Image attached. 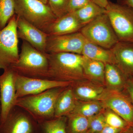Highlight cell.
I'll return each instance as SVG.
<instances>
[{
	"label": "cell",
	"mask_w": 133,
	"mask_h": 133,
	"mask_svg": "<svg viewBox=\"0 0 133 133\" xmlns=\"http://www.w3.org/2000/svg\"><path fill=\"white\" fill-rule=\"evenodd\" d=\"M50 79L71 83L87 80L82 55L68 52L47 53Z\"/></svg>",
	"instance_id": "1"
},
{
	"label": "cell",
	"mask_w": 133,
	"mask_h": 133,
	"mask_svg": "<svg viewBox=\"0 0 133 133\" xmlns=\"http://www.w3.org/2000/svg\"><path fill=\"white\" fill-rule=\"evenodd\" d=\"M66 87L52 88L38 94L18 98L15 105L28 113L39 124L55 118L57 100Z\"/></svg>",
	"instance_id": "2"
},
{
	"label": "cell",
	"mask_w": 133,
	"mask_h": 133,
	"mask_svg": "<svg viewBox=\"0 0 133 133\" xmlns=\"http://www.w3.org/2000/svg\"><path fill=\"white\" fill-rule=\"evenodd\" d=\"M18 75L31 78L50 79L47 53L23 41L18 60L10 66Z\"/></svg>",
	"instance_id": "3"
},
{
	"label": "cell",
	"mask_w": 133,
	"mask_h": 133,
	"mask_svg": "<svg viewBox=\"0 0 133 133\" xmlns=\"http://www.w3.org/2000/svg\"><path fill=\"white\" fill-rule=\"evenodd\" d=\"M15 14L45 33L57 19L48 4L40 0H15Z\"/></svg>",
	"instance_id": "4"
},
{
	"label": "cell",
	"mask_w": 133,
	"mask_h": 133,
	"mask_svg": "<svg viewBox=\"0 0 133 133\" xmlns=\"http://www.w3.org/2000/svg\"><path fill=\"white\" fill-rule=\"evenodd\" d=\"M79 32L88 42L108 49L119 41L106 13L83 26Z\"/></svg>",
	"instance_id": "5"
},
{
	"label": "cell",
	"mask_w": 133,
	"mask_h": 133,
	"mask_svg": "<svg viewBox=\"0 0 133 133\" xmlns=\"http://www.w3.org/2000/svg\"><path fill=\"white\" fill-rule=\"evenodd\" d=\"M105 9L119 41L133 43V10L109 1Z\"/></svg>",
	"instance_id": "6"
},
{
	"label": "cell",
	"mask_w": 133,
	"mask_h": 133,
	"mask_svg": "<svg viewBox=\"0 0 133 133\" xmlns=\"http://www.w3.org/2000/svg\"><path fill=\"white\" fill-rule=\"evenodd\" d=\"M16 16L15 14L0 30V69L10 67L19 57Z\"/></svg>",
	"instance_id": "7"
},
{
	"label": "cell",
	"mask_w": 133,
	"mask_h": 133,
	"mask_svg": "<svg viewBox=\"0 0 133 133\" xmlns=\"http://www.w3.org/2000/svg\"><path fill=\"white\" fill-rule=\"evenodd\" d=\"M0 131L1 133H39V125L28 113L15 106L0 124Z\"/></svg>",
	"instance_id": "8"
},
{
	"label": "cell",
	"mask_w": 133,
	"mask_h": 133,
	"mask_svg": "<svg viewBox=\"0 0 133 133\" xmlns=\"http://www.w3.org/2000/svg\"><path fill=\"white\" fill-rule=\"evenodd\" d=\"M72 83L52 79L27 77L16 73L15 79L16 97L17 99L38 94L52 88L66 87L70 85Z\"/></svg>",
	"instance_id": "9"
},
{
	"label": "cell",
	"mask_w": 133,
	"mask_h": 133,
	"mask_svg": "<svg viewBox=\"0 0 133 133\" xmlns=\"http://www.w3.org/2000/svg\"><path fill=\"white\" fill-rule=\"evenodd\" d=\"M16 73L11 67L3 70L0 75L1 124L4 122L10 112L15 106L17 98L15 79Z\"/></svg>",
	"instance_id": "10"
},
{
	"label": "cell",
	"mask_w": 133,
	"mask_h": 133,
	"mask_svg": "<svg viewBox=\"0 0 133 133\" xmlns=\"http://www.w3.org/2000/svg\"><path fill=\"white\" fill-rule=\"evenodd\" d=\"M87 40L80 32L57 36H48L46 52L48 54L68 52L81 55Z\"/></svg>",
	"instance_id": "11"
},
{
	"label": "cell",
	"mask_w": 133,
	"mask_h": 133,
	"mask_svg": "<svg viewBox=\"0 0 133 133\" xmlns=\"http://www.w3.org/2000/svg\"><path fill=\"white\" fill-rule=\"evenodd\" d=\"M16 16L18 38L26 41L41 52L47 53L46 44L49 36L48 34L21 17Z\"/></svg>",
	"instance_id": "12"
},
{
	"label": "cell",
	"mask_w": 133,
	"mask_h": 133,
	"mask_svg": "<svg viewBox=\"0 0 133 133\" xmlns=\"http://www.w3.org/2000/svg\"><path fill=\"white\" fill-rule=\"evenodd\" d=\"M102 102L105 108L116 113L133 127V103L121 92L109 91Z\"/></svg>",
	"instance_id": "13"
},
{
	"label": "cell",
	"mask_w": 133,
	"mask_h": 133,
	"mask_svg": "<svg viewBox=\"0 0 133 133\" xmlns=\"http://www.w3.org/2000/svg\"><path fill=\"white\" fill-rule=\"evenodd\" d=\"M87 80L72 83L71 86L75 97L80 101H102L109 92L99 84H94Z\"/></svg>",
	"instance_id": "14"
},
{
	"label": "cell",
	"mask_w": 133,
	"mask_h": 133,
	"mask_svg": "<svg viewBox=\"0 0 133 133\" xmlns=\"http://www.w3.org/2000/svg\"><path fill=\"white\" fill-rule=\"evenodd\" d=\"M111 49L115 65L126 77L133 76V43L119 41Z\"/></svg>",
	"instance_id": "15"
},
{
	"label": "cell",
	"mask_w": 133,
	"mask_h": 133,
	"mask_svg": "<svg viewBox=\"0 0 133 133\" xmlns=\"http://www.w3.org/2000/svg\"><path fill=\"white\" fill-rule=\"evenodd\" d=\"M84 26L74 12H69L57 18L50 26L47 34L49 36H57L77 33Z\"/></svg>",
	"instance_id": "16"
},
{
	"label": "cell",
	"mask_w": 133,
	"mask_h": 133,
	"mask_svg": "<svg viewBox=\"0 0 133 133\" xmlns=\"http://www.w3.org/2000/svg\"><path fill=\"white\" fill-rule=\"evenodd\" d=\"M71 85L62 91L57 100L55 117L67 116L76 107L78 100L75 97Z\"/></svg>",
	"instance_id": "17"
},
{
	"label": "cell",
	"mask_w": 133,
	"mask_h": 133,
	"mask_svg": "<svg viewBox=\"0 0 133 133\" xmlns=\"http://www.w3.org/2000/svg\"><path fill=\"white\" fill-rule=\"evenodd\" d=\"M83 56L104 63L115 65L113 53L111 49H105L87 41L82 54Z\"/></svg>",
	"instance_id": "18"
},
{
	"label": "cell",
	"mask_w": 133,
	"mask_h": 133,
	"mask_svg": "<svg viewBox=\"0 0 133 133\" xmlns=\"http://www.w3.org/2000/svg\"><path fill=\"white\" fill-rule=\"evenodd\" d=\"M83 67L87 80L101 85L105 84V64L83 56Z\"/></svg>",
	"instance_id": "19"
},
{
	"label": "cell",
	"mask_w": 133,
	"mask_h": 133,
	"mask_svg": "<svg viewBox=\"0 0 133 133\" xmlns=\"http://www.w3.org/2000/svg\"><path fill=\"white\" fill-rule=\"evenodd\" d=\"M127 78L115 65L105 64V83L109 90L121 92L125 88Z\"/></svg>",
	"instance_id": "20"
},
{
	"label": "cell",
	"mask_w": 133,
	"mask_h": 133,
	"mask_svg": "<svg viewBox=\"0 0 133 133\" xmlns=\"http://www.w3.org/2000/svg\"><path fill=\"white\" fill-rule=\"evenodd\" d=\"M105 109L103 103L100 101H77L76 107L70 114L79 115L90 118L103 111Z\"/></svg>",
	"instance_id": "21"
},
{
	"label": "cell",
	"mask_w": 133,
	"mask_h": 133,
	"mask_svg": "<svg viewBox=\"0 0 133 133\" xmlns=\"http://www.w3.org/2000/svg\"><path fill=\"white\" fill-rule=\"evenodd\" d=\"M74 12L80 22L85 26L98 16L105 14L106 9L90 1Z\"/></svg>",
	"instance_id": "22"
},
{
	"label": "cell",
	"mask_w": 133,
	"mask_h": 133,
	"mask_svg": "<svg viewBox=\"0 0 133 133\" xmlns=\"http://www.w3.org/2000/svg\"><path fill=\"white\" fill-rule=\"evenodd\" d=\"M38 125L39 133H68L66 116L55 117Z\"/></svg>",
	"instance_id": "23"
},
{
	"label": "cell",
	"mask_w": 133,
	"mask_h": 133,
	"mask_svg": "<svg viewBox=\"0 0 133 133\" xmlns=\"http://www.w3.org/2000/svg\"><path fill=\"white\" fill-rule=\"evenodd\" d=\"M68 133H86L89 130V118L73 114L67 116Z\"/></svg>",
	"instance_id": "24"
},
{
	"label": "cell",
	"mask_w": 133,
	"mask_h": 133,
	"mask_svg": "<svg viewBox=\"0 0 133 133\" xmlns=\"http://www.w3.org/2000/svg\"><path fill=\"white\" fill-rule=\"evenodd\" d=\"M15 14V0H0V30Z\"/></svg>",
	"instance_id": "25"
},
{
	"label": "cell",
	"mask_w": 133,
	"mask_h": 133,
	"mask_svg": "<svg viewBox=\"0 0 133 133\" xmlns=\"http://www.w3.org/2000/svg\"><path fill=\"white\" fill-rule=\"evenodd\" d=\"M104 113L107 124L115 128L124 129L130 125L124 119L112 110L107 109Z\"/></svg>",
	"instance_id": "26"
},
{
	"label": "cell",
	"mask_w": 133,
	"mask_h": 133,
	"mask_svg": "<svg viewBox=\"0 0 133 133\" xmlns=\"http://www.w3.org/2000/svg\"><path fill=\"white\" fill-rule=\"evenodd\" d=\"M69 0H48V4L57 18L67 14Z\"/></svg>",
	"instance_id": "27"
},
{
	"label": "cell",
	"mask_w": 133,
	"mask_h": 133,
	"mask_svg": "<svg viewBox=\"0 0 133 133\" xmlns=\"http://www.w3.org/2000/svg\"><path fill=\"white\" fill-rule=\"evenodd\" d=\"M102 112L89 118V130L92 133L98 132L107 125L104 113Z\"/></svg>",
	"instance_id": "28"
},
{
	"label": "cell",
	"mask_w": 133,
	"mask_h": 133,
	"mask_svg": "<svg viewBox=\"0 0 133 133\" xmlns=\"http://www.w3.org/2000/svg\"><path fill=\"white\" fill-rule=\"evenodd\" d=\"M90 2V0H69L67 7V12H76L84 7Z\"/></svg>",
	"instance_id": "29"
},
{
	"label": "cell",
	"mask_w": 133,
	"mask_h": 133,
	"mask_svg": "<svg viewBox=\"0 0 133 133\" xmlns=\"http://www.w3.org/2000/svg\"><path fill=\"white\" fill-rule=\"evenodd\" d=\"M124 89H126L128 94V97L133 103V76H130L127 78Z\"/></svg>",
	"instance_id": "30"
},
{
	"label": "cell",
	"mask_w": 133,
	"mask_h": 133,
	"mask_svg": "<svg viewBox=\"0 0 133 133\" xmlns=\"http://www.w3.org/2000/svg\"><path fill=\"white\" fill-rule=\"evenodd\" d=\"M124 129L115 128L113 127L107 125L100 132L97 133H119Z\"/></svg>",
	"instance_id": "31"
},
{
	"label": "cell",
	"mask_w": 133,
	"mask_h": 133,
	"mask_svg": "<svg viewBox=\"0 0 133 133\" xmlns=\"http://www.w3.org/2000/svg\"><path fill=\"white\" fill-rule=\"evenodd\" d=\"M96 5L99 6L105 9L108 5L109 1L108 0H90Z\"/></svg>",
	"instance_id": "32"
},
{
	"label": "cell",
	"mask_w": 133,
	"mask_h": 133,
	"mask_svg": "<svg viewBox=\"0 0 133 133\" xmlns=\"http://www.w3.org/2000/svg\"><path fill=\"white\" fill-rule=\"evenodd\" d=\"M133 10V0H118V3Z\"/></svg>",
	"instance_id": "33"
},
{
	"label": "cell",
	"mask_w": 133,
	"mask_h": 133,
	"mask_svg": "<svg viewBox=\"0 0 133 133\" xmlns=\"http://www.w3.org/2000/svg\"><path fill=\"white\" fill-rule=\"evenodd\" d=\"M119 133H133V127L129 126Z\"/></svg>",
	"instance_id": "34"
},
{
	"label": "cell",
	"mask_w": 133,
	"mask_h": 133,
	"mask_svg": "<svg viewBox=\"0 0 133 133\" xmlns=\"http://www.w3.org/2000/svg\"><path fill=\"white\" fill-rule=\"evenodd\" d=\"M45 4H48V0H40Z\"/></svg>",
	"instance_id": "35"
},
{
	"label": "cell",
	"mask_w": 133,
	"mask_h": 133,
	"mask_svg": "<svg viewBox=\"0 0 133 133\" xmlns=\"http://www.w3.org/2000/svg\"><path fill=\"white\" fill-rule=\"evenodd\" d=\"M1 101H0V124H1ZM0 133L1 131H0Z\"/></svg>",
	"instance_id": "36"
},
{
	"label": "cell",
	"mask_w": 133,
	"mask_h": 133,
	"mask_svg": "<svg viewBox=\"0 0 133 133\" xmlns=\"http://www.w3.org/2000/svg\"><path fill=\"white\" fill-rule=\"evenodd\" d=\"M86 133H92L90 131H89V130H88V132H87Z\"/></svg>",
	"instance_id": "37"
}]
</instances>
